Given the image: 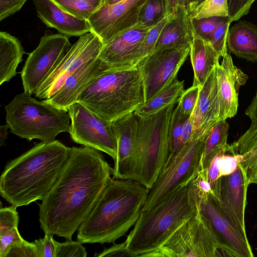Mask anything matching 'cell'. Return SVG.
Listing matches in <instances>:
<instances>
[{"instance_id": "83f0119b", "label": "cell", "mask_w": 257, "mask_h": 257, "mask_svg": "<svg viewBox=\"0 0 257 257\" xmlns=\"http://www.w3.org/2000/svg\"><path fill=\"white\" fill-rule=\"evenodd\" d=\"M229 124L226 120H220L212 128L205 140L201 160V169H208L212 160L218 154L227 152Z\"/></svg>"}, {"instance_id": "d6986e66", "label": "cell", "mask_w": 257, "mask_h": 257, "mask_svg": "<svg viewBox=\"0 0 257 257\" xmlns=\"http://www.w3.org/2000/svg\"><path fill=\"white\" fill-rule=\"evenodd\" d=\"M217 81L219 119L226 120L234 116L238 106V92L244 85L248 76L233 64L227 52L221 63L216 66Z\"/></svg>"}, {"instance_id": "ba28073f", "label": "cell", "mask_w": 257, "mask_h": 257, "mask_svg": "<svg viewBox=\"0 0 257 257\" xmlns=\"http://www.w3.org/2000/svg\"><path fill=\"white\" fill-rule=\"evenodd\" d=\"M205 140L190 141L183 145L174 155L168 157L156 180L149 189L143 211L157 207L196 176L201 169Z\"/></svg>"}, {"instance_id": "74e56055", "label": "cell", "mask_w": 257, "mask_h": 257, "mask_svg": "<svg viewBox=\"0 0 257 257\" xmlns=\"http://www.w3.org/2000/svg\"><path fill=\"white\" fill-rule=\"evenodd\" d=\"M79 241L67 240L63 243L56 241L55 257H86L87 253Z\"/></svg>"}, {"instance_id": "f1b7e54d", "label": "cell", "mask_w": 257, "mask_h": 257, "mask_svg": "<svg viewBox=\"0 0 257 257\" xmlns=\"http://www.w3.org/2000/svg\"><path fill=\"white\" fill-rule=\"evenodd\" d=\"M184 82L176 78L158 94L135 111L139 117L154 115L171 104L177 103L184 92Z\"/></svg>"}, {"instance_id": "e0dca14e", "label": "cell", "mask_w": 257, "mask_h": 257, "mask_svg": "<svg viewBox=\"0 0 257 257\" xmlns=\"http://www.w3.org/2000/svg\"><path fill=\"white\" fill-rule=\"evenodd\" d=\"M111 123L117 141V153L112 170V178L135 180L137 169V115L132 112Z\"/></svg>"}, {"instance_id": "603a6c76", "label": "cell", "mask_w": 257, "mask_h": 257, "mask_svg": "<svg viewBox=\"0 0 257 257\" xmlns=\"http://www.w3.org/2000/svg\"><path fill=\"white\" fill-rule=\"evenodd\" d=\"M173 13V17L161 33L153 52L190 46L193 38V30L189 11L182 6H177Z\"/></svg>"}, {"instance_id": "d4e9b609", "label": "cell", "mask_w": 257, "mask_h": 257, "mask_svg": "<svg viewBox=\"0 0 257 257\" xmlns=\"http://www.w3.org/2000/svg\"><path fill=\"white\" fill-rule=\"evenodd\" d=\"M189 54L194 72L193 85L200 88L213 69L219 63L220 56L209 42L194 31Z\"/></svg>"}, {"instance_id": "cb8c5ba5", "label": "cell", "mask_w": 257, "mask_h": 257, "mask_svg": "<svg viewBox=\"0 0 257 257\" xmlns=\"http://www.w3.org/2000/svg\"><path fill=\"white\" fill-rule=\"evenodd\" d=\"M228 52L252 62H257V25L239 21L229 29Z\"/></svg>"}, {"instance_id": "7402d4cb", "label": "cell", "mask_w": 257, "mask_h": 257, "mask_svg": "<svg viewBox=\"0 0 257 257\" xmlns=\"http://www.w3.org/2000/svg\"><path fill=\"white\" fill-rule=\"evenodd\" d=\"M38 17L46 26L68 37H80L90 31L87 20L79 19L60 9L51 0H32Z\"/></svg>"}, {"instance_id": "4316f807", "label": "cell", "mask_w": 257, "mask_h": 257, "mask_svg": "<svg viewBox=\"0 0 257 257\" xmlns=\"http://www.w3.org/2000/svg\"><path fill=\"white\" fill-rule=\"evenodd\" d=\"M25 53L18 39L6 32H0V85L17 75Z\"/></svg>"}, {"instance_id": "e575fe53", "label": "cell", "mask_w": 257, "mask_h": 257, "mask_svg": "<svg viewBox=\"0 0 257 257\" xmlns=\"http://www.w3.org/2000/svg\"><path fill=\"white\" fill-rule=\"evenodd\" d=\"M227 18L228 17H212L200 19H190L193 31L209 42L216 28Z\"/></svg>"}, {"instance_id": "277c9868", "label": "cell", "mask_w": 257, "mask_h": 257, "mask_svg": "<svg viewBox=\"0 0 257 257\" xmlns=\"http://www.w3.org/2000/svg\"><path fill=\"white\" fill-rule=\"evenodd\" d=\"M198 209L187 184L181 187L157 207L143 211L125 242L133 257H143L162 246Z\"/></svg>"}, {"instance_id": "681fc988", "label": "cell", "mask_w": 257, "mask_h": 257, "mask_svg": "<svg viewBox=\"0 0 257 257\" xmlns=\"http://www.w3.org/2000/svg\"><path fill=\"white\" fill-rule=\"evenodd\" d=\"M122 1L123 0H103V4L107 5H112Z\"/></svg>"}, {"instance_id": "2e32d148", "label": "cell", "mask_w": 257, "mask_h": 257, "mask_svg": "<svg viewBox=\"0 0 257 257\" xmlns=\"http://www.w3.org/2000/svg\"><path fill=\"white\" fill-rule=\"evenodd\" d=\"M249 185L244 170L238 164L234 171L221 176L211 187L225 214L245 232L244 214Z\"/></svg>"}, {"instance_id": "b9f144b4", "label": "cell", "mask_w": 257, "mask_h": 257, "mask_svg": "<svg viewBox=\"0 0 257 257\" xmlns=\"http://www.w3.org/2000/svg\"><path fill=\"white\" fill-rule=\"evenodd\" d=\"M37 245L38 257H55L56 241L53 235L45 234L44 237L35 240Z\"/></svg>"}, {"instance_id": "ffe728a7", "label": "cell", "mask_w": 257, "mask_h": 257, "mask_svg": "<svg viewBox=\"0 0 257 257\" xmlns=\"http://www.w3.org/2000/svg\"><path fill=\"white\" fill-rule=\"evenodd\" d=\"M112 70L98 57L89 61L68 77L58 90L45 100L58 109L68 111V108L76 102L78 96L87 85Z\"/></svg>"}, {"instance_id": "484cf974", "label": "cell", "mask_w": 257, "mask_h": 257, "mask_svg": "<svg viewBox=\"0 0 257 257\" xmlns=\"http://www.w3.org/2000/svg\"><path fill=\"white\" fill-rule=\"evenodd\" d=\"M229 152L238 156L249 185H257V121H251L247 130L229 145Z\"/></svg>"}, {"instance_id": "4fadbf2b", "label": "cell", "mask_w": 257, "mask_h": 257, "mask_svg": "<svg viewBox=\"0 0 257 257\" xmlns=\"http://www.w3.org/2000/svg\"><path fill=\"white\" fill-rule=\"evenodd\" d=\"M103 46L101 40L91 31L80 36L38 89L35 97L40 99L50 97L68 77L97 58Z\"/></svg>"}, {"instance_id": "d590c367", "label": "cell", "mask_w": 257, "mask_h": 257, "mask_svg": "<svg viewBox=\"0 0 257 257\" xmlns=\"http://www.w3.org/2000/svg\"><path fill=\"white\" fill-rule=\"evenodd\" d=\"M231 23L228 17L216 28L209 41L219 56L222 57L228 52L227 39Z\"/></svg>"}, {"instance_id": "7a4b0ae2", "label": "cell", "mask_w": 257, "mask_h": 257, "mask_svg": "<svg viewBox=\"0 0 257 257\" xmlns=\"http://www.w3.org/2000/svg\"><path fill=\"white\" fill-rule=\"evenodd\" d=\"M70 150L58 140L35 144L6 165L1 195L16 207L42 200L59 178Z\"/></svg>"}, {"instance_id": "8992f818", "label": "cell", "mask_w": 257, "mask_h": 257, "mask_svg": "<svg viewBox=\"0 0 257 257\" xmlns=\"http://www.w3.org/2000/svg\"><path fill=\"white\" fill-rule=\"evenodd\" d=\"M6 122L11 132L29 141L56 140L61 133H69L68 111L58 109L45 100L39 101L24 92L17 95L5 107Z\"/></svg>"}, {"instance_id": "1f68e13d", "label": "cell", "mask_w": 257, "mask_h": 257, "mask_svg": "<svg viewBox=\"0 0 257 257\" xmlns=\"http://www.w3.org/2000/svg\"><path fill=\"white\" fill-rule=\"evenodd\" d=\"M60 9L74 17L88 20L99 8L85 0H51Z\"/></svg>"}, {"instance_id": "c3c4849f", "label": "cell", "mask_w": 257, "mask_h": 257, "mask_svg": "<svg viewBox=\"0 0 257 257\" xmlns=\"http://www.w3.org/2000/svg\"><path fill=\"white\" fill-rule=\"evenodd\" d=\"M9 128V125L6 123V125L0 126V146L2 147L6 145L5 141L8 138V130Z\"/></svg>"}, {"instance_id": "9a60e30c", "label": "cell", "mask_w": 257, "mask_h": 257, "mask_svg": "<svg viewBox=\"0 0 257 257\" xmlns=\"http://www.w3.org/2000/svg\"><path fill=\"white\" fill-rule=\"evenodd\" d=\"M147 0H123L99 7L87 21L90 31L96 35L103 45L126 29L135 26L141 9Z\"/></svg>"}, {"instance_id": "7c38bea8", "label": "cell", "mask_w": 257, "mask_h": 257, "mask_svg": "<svg viewBox=\"0 0 257 257\" xmlns=\"http://www.w3.org/2000/svg\"><path fill=\"white\" fill-rule=\"evenodd\" d=\"M198 207L210 222L219 243L221 256H254L246 232L227 216L213 192L201 195L198 200Z\"/></svg>"}, {"instance_id": "8d00e7d4", "label": "cell", "mask_w": 257, "mask_h": 257, "mask_svg": "<svg viewBox=\"0 0 257 257\" xmlns=\"http://www.w3.org/2000/svg\"><path fill=\"white\" fill-rule=\"evenodd\" d=\"M200 88L193 86L189 88L181 95L177 106L181 114L185 117L190 116L196 105Z\"/></svg>"}, {"instance_id": "ab89813d", "label": "cell", "mask_w": 257, "mask_h": 257, "mask_svg": "<svg viewBox=\"0 0 257 257\" xmlns=\"http://www.w3.org/2000/svg\"><path fill=\"white\" fill-rule=\"evenodd\" d=\"M6 257H38L37 245L35 241L24 239L16 242L10 247Z\"/></svg>"}, {"instance_id": "3957f363", "label": "cell", "mask_w": 257, "mask_h": 257, "mask_svg": "<svg viewBox=\"0 0 257 257\" xmlns=\"http://www.w3.org/2000/svg\"><path fill=\"white\" fill-rule=\"evenodd\" d=\"M149 191L135 180L111 177L80 226L77 240L81 243H114L139 218Z\"/></svg>"}, {"instance_id": "30bf717a", "label": "cell", "mask_w": 257, "mask_h": 257, "mask_svg": "<svg viewBox=\"0 0 257 257\" xmlns=\"http://www.w3.org/2000/svg\"><path fill=\"white\" fill-rule=\"evenodd\" d=\"M71 124L69 134L75 143L103 152L114 161L117 141L111 123L86 106L76 102L68 109Z\"/></svg>"}, {"instance_id": "9c48e42d", "label": "cell", "mask_w": 257, "mask_h": 257, "mask_svg": "<svg viewBox=\"0 0 257 257\" xmlns=\"http://www.w3.org/2000/svg\"><path fill=\"white\" fill-rule=\"evenodd\" d=\"M221 256L220 246L208 220L199 209L159 248L143 257Z\"/></svg>"}, {"instance_id": "d6a6232c", "label": "cell", "mask_w": 257, "mask_h": 257, "mask_svg": "<svg viewBox=\"0 0 257 257\" xmlns=\"http://www.w3.org/2000/svg\"><path fill=\"white\" fill-rule=\"evenodd\" d=\"M189 13L190 18L196 19L228 17L227 0H205Z\"/></svg>"}, {"instance_id": "5b68a950", "label": "cell", "mask_w": 257, "mask_h": 257, "mask_svg": "<svg viewBox=\"0 0 257 257\" xmlns=\"http://www.w3.org/2000/svg\"><path fill=\"white\" fill-rule=\"evenodd\" d=\"M76 102L111 122L134 112L145 103L144 80L138 65L99 76L82 91Z\"/></svg>"}, {"instance_id": "44dd1931", "label": "cell", "mask_w": 257, "mask_h": 257, "mask_svg": "<svg viewBox=\"0 0 257 257\" xmlns=\"http://www.w3.org/2000/svg\"><path fill=\"white\" fill-rule=\"evenodd\" d=\"M190 119L194 130L191 141L205 140L219 120L216 66L200 88L197 101Z\"/></svg>"}, {"instance_id": "ac0fdd59", "label": "cell", "mask_w": 257, "mask_h": 257, "mask_svg": "<svg viewBox=\"0 0 257 257\" xmlns=\"http://www.w3.org/2000/svg\"><path fill=\"white\" fill-rule=\"evenodd\" d=\"M152 28L136 24L120 32L103 45L98 58L113 70H126L137 66L138 54Z\"/></svg>"}, {"instance_id": "7bdbcfd3", "label": "cell", "mask_w": 257, "mask_h": 257, "mask_svg": "<svg viewBox=\"0 0 257 257\" xmlns=\"http://www.w3.org/2000/svg\"><path fill=\"white\" fill-rule=\"evenodd\" d=\"M23 240L18 227L0 234V257H6L11 245Z\"/></svg>"}, {"instance_id": "6da1fadb", "label": "cell", "mask_w": 257, "mask_h": 257, "mask_svg": "<svg viewBox=\"0 0 257 257\" xmlns=\"http://www.w3.org/2000/svg\"><path fill=\"white\" fill-rule=\"evenodd\" d=\"M56 182L40 204L39 221L45 234L71 240L111 178L112 168L99 151L70 148Z\"/></svg>"}, {"instance_id": "f6af8a7d", "label": "cell", "mask_w": 257, "mask_h": 257, "mask_svg": "<svg viewBox=\"0 0 257 257\" xmlns=\"http://www.w3.org/2000/svg\"><path fill=\"white\" fill-rule=\"evenodd\" d=\"M95 257L104 256H131L132 254L128 251L125 241L119 244L114 243L109 248H105L103 251L99 253H95Z\"/></svg>"}, {"instance_id": "7dc6e473", "label": "cell", "mask_w": 257, "mask_h": 257, "mask_svg": "<svg viewBox=\"0 0 257 257\" xmlns=\"http://www.w3.org/2000/svg\"><path fill=\"white\" fill-rule=\"evenodd\" d=\"M194 133L193 124L188 117L185 121L182 135V142L183 145L191 141Z\"/></svg>"}, {"instance_id": "4dcf8cb0", "label": "cell", "mask_w": 257, "mask_h": 257, "mask_svg": "<svg viewBox=\"0 0 257 257\" xmlns=\"http://www.w3.org/2000/svg\"><path fill=\"white\" fill-rule=\"evenodd\" d=\"M188 117L183 116L177 106L173 109L169 127L168 157L174 155L183 146L182 142L183 128L184 122Z\"/></svg>"}, {"instance_id": "60d3db41", "label": "cell", "mask_w": 257, "mask_h": 257, "mask_svg": "<svg viewBox=\"0 0 257 257\" xmlns=\"http://www.w3.org/2000/svg\"><path fill=\"white\" fill-rule=\"evenodd\" d=\"M255 0H227L228 17L231 22L246 15Z\"/></svg>"}, {"instance_id": "f546056e", "label": "cell", "mask_w": 257, "mask_h": 257, "mask_svg": "<svg viewBox=\"0 0 257 257\" xmlns=\"http://www.w3.org/2000/svg\"><path fill=\"white\" fill-rule=\"evenodd\" d=\"M169 15L168 0H147L141 9L137 25L153 27Z\"/></svg>"}, {"instance_id": "f35d334b", "label": "cell", "mask_w": 257, "mask_h": 257, "mask_svg": "<svg viewBox=\"0 0 257 257\" xmlns=\"http://www.w3.org/2000/svg\"><path fill=\"white\" fill-rule=\"evenodd\" d=\"M17 207L14 205L0 208V234L18 227L19 221Z\"/></svg>"}, {"instance_id": "8fae6325", "label": "cell", "mask_w": 257, "mask_h": 257, "mask_svg": "<svg viewBox=\"0 0 257 257\" xmlns=\"http://www.w3.org/2000/svg\"><path fill=\"white\" fill-rule=\"evenodd\" d=\"M68 37L46 31L21 72L24 91L34 94L71 47Z\"/></svg>"}, {"instance_id": "bcb514c9", "label": "cell", "mask_w": 257, "mask_h": 257, "mask_svg": "<svg viewBox=\"0 0 257 257\" xmlns=\"http://www.w3.org/2000/svg\"><path fill=\"white\" fill-rule=\"evenodd\" d=\"M205 0H168L169 11L171 15L173 14L175 8L182 6L189 11V13L200 5Z\"/></svg>"}, {"instance_id": "ee69618b", "label": "cell", "mask_w": 257, "mask_h": 257, "mask_svg": "<svg viewBox=\"0 0 257 257\" xmlns=\"http://www.w3.org/2000/svg\"><path fill=\"white\" fill-rule=\"evenodd\" d=\"M27 0H0V21L18 12Z\"/></svg>"}, {"instance_id": "5bb4252c", "label": "cell", "mask_w": 257, "mask_h": 257, "mask_svg": "<svg viewBox=\"0 0 257 257\" xmlns=\"http://www.w3.org/2000/svg\"><path fill=\"white\" fill-rule=\"evenodd\" d=\"M190 50V46L160 50L140 62L138 66L144 80L145 103L177 78Z\"/></svg>"}, {"instance_id": "52a82bcc", "label": "cell", "mask_w": 257, "mask_h": 257, "mask_svg": "<svg viewBox=\"0 0 257 257\" xmlns=\"http://www.w3.org/2000/svg\"><path fill=\"white\" fill-rule=\"evenodd\" d=\"M176 103L151 116H137V169L135 180L149 189L168 157L169 127Z\"/></svg>"}, {"instance_id": "f907efd6", "label": "cell", "mask_w": 257, "mask_h": 257, "mask_svg": "<svg viewBox=\"0 0 257 257\" xmlns=\"http://www.w3.org/2000/svg\"><path fill=\"white\" fill-rule=\"evenodd\" d=\"M98 7L103 5V0H85Z\"/></svg>"}, {"instance_id": "836d02e7", "label": "cell", "mask_w": 257, "mask_h": 257, "mask_svg": "<svg viewBox=\"0 0 257 257\" xmlns=\"http://www.w3.org/2000/svg\"><path fill=\"white\" fill-rule=\"evenodd\" d=\"M173 16V13L164 18L148 32L137 55V65L144 58L153 52L156 43L162 30Z\"/></svg>"}]
</instances>
